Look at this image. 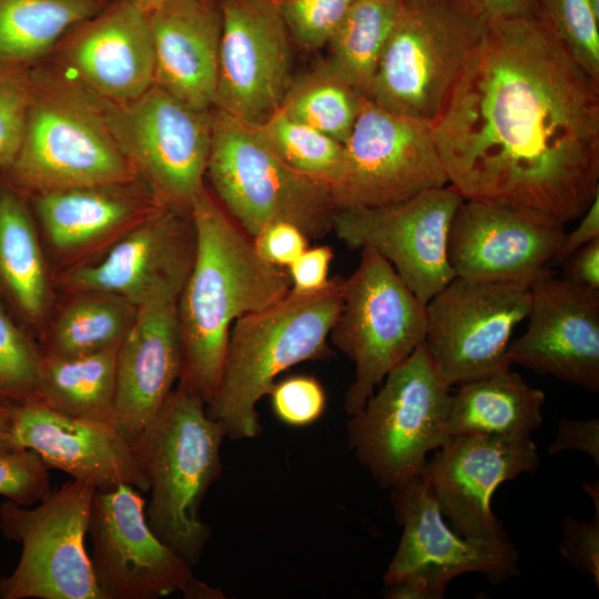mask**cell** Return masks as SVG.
<instances>
[{
  "mask_svg": "<svg viewBox=\"0 0 599 599\" xmlns=\"http://www.w3.org/2000/svg\"><path fill=\"white\" fill-rule=\"evenodd\" d=\"M430 126L464 200L564 227L599 194V82L537 16L485 22Z\"/></svg>",
  "mask_w": 599,
  "mask_h": 599,
  "instance_id": "obj_1",
  "label": "cell"
},
{
  "mask_svg": "<svg viewBox=\"0 0 599 599\" xmlns=\"http://www.w3.org/2000/svg\"><path fill=\"white\" fill-rule=\"evenodd\" d=\"M195 252L176 302L182 347L179 384L209 404L233 324L291 290L285 268L263 261L252 237L203 190L191 207Z\"/></svg>",
  "mask_w": 599,
  "mask_h": 599,
  "instance_id": "obj_2",
  "label": "cell"
},
{
  "mask_svg": "<svg viewBox=\"0 0 599 599\" xmlns=\"http://www.w3.org/2000/svg\"><path fill=\"white\" fill-rule=\"evenodd\" d=\"M344 278L312 293L290 292L275 304L237 319L230 332L220 380L207 415L231 439L261 432L257 403L277 376L307 361L332 357L329 333L343 302Z\"/></svg>",
  "mask_w": 599,
  "mask_h": 599,
  "instance_id": "obj_3",
  "label": "cell"
},
{
  "mask_svg": "<svg viewBox=\"0 0 599 599\" xmlns=\"http://www.w3.org/2000/svg\"><path fill=\"white\" fill-rule=\"evenodd\" d=\"M135 171L100 100L62 70L31 67V98L19 151L3 172L20 193L122 185Z\"/></svg>",
  "mask_w": 599,
  "mask_h": 599,
  "instance_id": "obj_4",
  "label": "cell"
},
{
  "mask_svg": "<svg viewBox=\"0 0 599 599\" xmlns=\"http://www.w3.org/2000/svg\"><path fill=\"white\" fill-rule=\"evenodd\" d=\"M222 427L206 413L203 398L177 384L132 441L149 483L145 516L153 532L192 567L210 539L200 507L221 478Z\"/></svg>",
  "mask_w": 599,
  "mask_h": 599,
  "instance_id": "obj_5",
  "label": "cell"
},
{
  "mask_svg": "<svg viewBox=\"0 0 599 599\" xmlns=\"http://www.w3.org/2000/svg\"><path fill=\"white\" fill-rule=\"evenodd\" d=\"M206 176L222 207L251 237L276 221L296 225L309 240L333 230L331 189L288 167L257 125L217 109Z\"/></svg>",
  "mask_w": 599,
  "mask_h": 599,
  "instance_id": "obj_6",
  "label": "cell"
},
{
  "mask_svg": "<svg viewBox=\"0 0 599 599\" xmlns=\"http://www.w3.org/2000/svg\"><path fill=\"white\" fill-rule=\"evenodd\" d=\"M485 22L465 0H400L366 98L432 124Z\"/></svg>",
  "mask_w": 599,
  "mask_h": 599,
  "instance_id": "obj_7",
  "label": "cell"
},
{
  "mask_svg": "<svg viewBox=\"0 0 599 599\" xmlns=\"http://www.w3.org/2000/svg\"><path fill=\"white\" fill-rule=\"evenodd\" d=\"M450 398L451 387L422 343L349 416L348 446L382 488L393 489L422 476L427 455L450 437Z\"/></svg>",
  "mask_w": 599,
  "mask_h": 599,
  "instance_id": "obj_8",
  "label": "cell"
},
{
  "mask_svg": "<svg viewBox=\"0 0 599 599\" xmlns=\"http://www.w3.org/2000/svg\"><path fill=\"white\" fill-rule=\"evenodd\" d=\"M355 271L344 278L343 302L329 339L355 366L344 399L357 414L387 374L424 343L425 305L374 248L361 250Z\"/></svg>",
  "mask_w": 599,
  "mask_h": 599,
  "instance_id": "obj_9",
  "label": "cell"
},
{
  "mask_svg": "<svg viewBox=\"0 0 599 599\" xmlns=\"http://www.w3.org/2000/svg\"><path fill=\"white\" fill-rule=\"evenodd\" d=\"M95 491L73 479L37 507L0 505V531L21 547L14 570L0 577L1 599H102L85 549Z\"/></svg>",
  "mask_w": 599,
  "mask_h": 599,
  "instance_id": "obj_10",
  "label": "cell"
},
{
  "mask_svg": "<svg viewBox=\"0 0 599 599\" xmlns=\"http://www.w3.org/2000/svg\"><path fill=\"white\" fill-rule=\"evenodd\" d=\"M120 150L159 204L191 212L205 189L212 110H196L153 84L124 103L101 101Z\"/></svg>",
  "mask_w": 599,
  "mask_h": 599,
  "instance_id": "obj_11",
  "label": "cell"
},
{
  "mask_svg": "<svg viewBox=\"0 0 599 599\" xmlns=\"http://www.w3.org/2000/svg\"><path fill=\"white\" fill-rule=\"evenodd\" d=\"M390 490L403 532L383 577L387 598L440 599L467 572L493 583L518 575V550L508 536L479 539L451 530L420 476Z\"/></svg>",
  "mask_w": 599,
  "mask_h": 599,
  "instance_id": "obj_12",
  "label": "cell"
},
{
  "mask_svg": "<svg viewBox=\"0 0 599 599\" xmlns=\"http://www.w3.org/2000/svg\"><path fill=\"white\" fill-rule=\"evenodd\" d=\"M88 534L102 599H156L177 591L187 599L224 598L153 532L145 500L130 485L95 491Z\"/></svg>",
  "mask_w": 599,
  "mask_h": 599,
  "instance_id": "obj_13",
  "label": "cell"
},
{
  "mask_svg": "<svg viewBox=\"0 0 599 599\" xmlns=\"http://www.w3.org/2000/svg\"><path fill=\"white\" fill-rule=\"evenodd\" d=\"M331 193L336 211L395 204L449 184L429 123L364 97Z\"/></svg>",
  "mask_w": 599,
  "mask_h": 599,
  "instance_id": "obj_14",
  "label": "cell"
},
{
  "mask_svg": "<svg viewBox=\"0 0 599 599\" xmlns=\"http://www.w3.org/2000/svg\"><path fill=\"white\" fill-rule=\"evenodd\" d=\"M530 285L455 276L425 305L424 345L450 387L510 367L507 348L527 317Z\"/></svg>",
  "mask_w": 599,
  "mask_h": 599,
  "instance_id": "obj_15",
  "label": "cell"
},
{
  "mask_svg": "<svg viewBox=\"0 0 599 599\" xmlns=\"http://www.w3.org/2000/svg\"><path fill=\"white\" fill-rule=\"evenodd\" d=\"M463 200L447 184L390 205L338 211L332 231L349 248L378 252L426 305L455 277L447 242Z\"/></svg>",
  "mask_w": 599,
  "mask_h": 599,
  "instance_id": "obj_16",
  "label": "cell"
},
{
  "mask_svg": "<svg viewBox=\"0 0 599 599\" xmlns=\"http://www.w3.org/2000/svg\"><path fill=\"white\" fill-rule=\"evenodd\" d=\"M214 108L253 125L280 110L292 83L291 38L271 0H220Z\"/></svg>",
  "mask_w": 599,
  "mask_h": 599,
  "instance_id": "obj_17",
  "label": "cell"
},
{
  "mask_svg": "<svg viewBox=\"0 0 599 599\" xmlns=\"http://www.w3.org/2000/svg\"><path fill=\"white\" fill-rule=\"evenodd\" d=\"M538 465L530 437L456 435L427 460L420 477L455 531L469 538H500L507 534L491 510L494 491Z\"/></svg>",
  "mask_w": 599,
  "mask_h": 599,
  "instance_id": "obj_18",
  "label": "cell"
},
{
  "mask_svg": "<svg viewBox=\"0 0 599 599\" xmlns=\"http://www.w3.org/2000/svg\"><path fill=\"white\" fill-rule=\"evenodd\" d=\"M527 328L507 348L510 364L599 390V291L548 270L530 284Z\"/></svg>",
  "mask_w": 599,
  "mask_h": 599,
  "instance_id": "obj_19",
  "label": "cell"
},
{
  "mask_svg": "<svg viewBox=\"0 0 599 599\" xmlns=\"http://www.w3.org/2000/svg\"><path fill=\"white\" fill-rule=\"evenodd\" d=\"M194 252L191 213L159 205L103 258L73 270L68 283L79 291L114 295L139 307L179 297Z\"/></svg>",
  "mask_w": 599,
  "mask_h": 599,
  "instance_id": "obj_20",
  "label": "cell"
},
{
  "mask_svg": "<svg viewBox=\"0 0 599 599\" xmlns=\"http://www.w3.org/2000/svg\"><path fill=\"white\" fill-rule=\"evenodd\" d=\"M55 49L59 69L101 101L129 102L154 84L149 13L126 0L106 3Z\"/></svg>",
  "mask_w": 599,
  "mask_h": 599,
  "instance_id": "obj_21",
  "label": "cell"
},
{
  "mask_svg": "<svg viewBox=\"0 0 599 599\" xmlns=\"http://www.w3.org/2000/svg\"><path fill=\"white\" fill-rule=\"evenodd\" d=\"M564 227L463 200L450 223L447 256L455 276L531 284L547 271Z\"/></svg>",
  "mask_w": 599,
  "mask_h": 599,
  "instance_id": "obj_22",
  "label": "cell"
},
{
  "mask_svg": "<svg viewBox=\"0 0 599 599\" xmlns=\"http://www.w3.org/2000/svg\"><path fill=\"white\" fill-rule=\"evenodd\" d=\"M12 419L17 445L37 453L49 469L100 491L121 485L149 491L132 443L115 426L71 418L39 400L12 408Z\"/></svg>",
  "mask_w": 599,
  "mask_h": 599,
  "instance_id": "obj_23",
  "label": "cell"
},
{
  "mask_svg": "<svg viewBox=\"0 0 599 599\" xmlns=\"http://www.w3.org/2000/svg\"><path fill=\"white\" fill-rule=\"evenodd\" d=\"M177 297L136 307L116 357L115 425L131 443L162 408L180 378Z\"/></svg>",
  "mask_w": 599,
  "mask_h": 599,
  "instance_id": "obj_24",
  "label": "cell"
},
{
  "mask_svg": "<svg viewBox=\"0 0 599 599\" xmlns=\"http://www.w3.org/2000/svg\"><path fill=\"white\" fill-rule=\"evenodd\" d=\"M154 84L196 110L214 108L222 9L217 0H175L149 12Z\"/></svg>",
  "mask_w": 599,
  "mask_h": 599,
  "instance_id": "obj_25",
  "label": "cell"
},
{
  "mask_svg": "<svg viewBox=\"0 0 599 599\" xmlns=\"http://www.w3.org/2000/svg\"><path fill=\"white\" fill-rule=\"evenodd\" d=\"M545 393L510 367L458 385L451 393L448 433L530 437L541 427Z\"/></svg>",
  "mask_w": 599,
  "mask_h": 599,
  "instance_id": "obj_26",
  "label": "cell"
},
{
  "mask_svg": "<svg viewBox=\"0 0 599 599\" xmlns=\"http://www.w3.org/2000/svg\"><path fill=\"white\" fill-rule=\"evenodd\" d=\"M48 275L23 194L0 184V303L18 322L40 319L48 304ZM19 323V322H18Z\"/></svg>",
  "mask_w": 599,
  "mask_h": 599,
  "instance_id": "obj_27",
  "label": "cell"
},
{
  "mask_svg": "<svg viewBox=\"0 0 599 599\" xmlns=\"http://www.w3.org/2000/svg\"><path fill=\"white\" fill-rule=\"evenodd\" d=\"M119 186H80L34 194V211L50 243L62 252L74 251L135 217L136 201Z\"/></svg>",
  "mask_w": 599,
  "mask_h": 599,
  "instance_id": "obj_28",
  "label": "cell"
},
{
  "mask_svg": "<svg viewBox=\"0 0 599 599\" xmlns=\"http://www.w3.org/2000/svg\"><path fill=\"white\" fill-rule=\"evenodd\" d=\"M119 345L73 357L43 356L39 402L64 416L115 426Z\"/></svg>",
  "mask_w": 599,
  "mask_h": 599,
  "instance_id": "obj_29",
  "label": "cell"
},
{
  "mask_svg": "<svg viewBox=\"0 0 599 599\" xmlns=\"http://www.w3.org/2000/svg\"><path fill=\"white\" fill-rule=\"evenodd\" d=\"M106 0H0V62L32 67Z\"/></svg>",
  "mask_w": 599,
  "mask_h": 599,
  "instance_id": "obj_30",
  "label": "cell"
},
{
  "mask_svg": "<svg viewBox=\"0 0 599 599\" xmlns=\"http://www.w3.org/2000/svg\"><path fill=\"white\" fill-rule=\"evenodd\" d=\"M400 0H355L327 42L328 60L367 97Z\"/></svg>",
  "mask_w": 599,
  "mask_h": 599,
  "instance_id": "obj_31",
  "label": "cell"
},
{
  "mask_svg": "<svg viewBox=\"0 0 599 599\" xmlns=\"http://www.w3.org/2000/svg\"><path fill=\"white\" fill-rule=\"evenodd\" d=\"M135 313L120 297L87 292L61 312L42 356L73 357L120 345Z\"/></svg>",
  "mask_w": 599,
  "mask_h": 599,
  "instance_id": "obj_32",
  "label": "cell"
},
{
  "mask_svg": "<svg viewBox=\"0 0 599 599\" xmlns=\"http://www.w3.org/2000/svg\"><path fill=\"white\" fill-rule=\"evenodd\" d=\"M363 99L364 95L326 61L292 81L280 109L345 144Z\"/></svg>",
  "mask_w": 599,
  "mask_h": 599,
  "instance_id": "obj_33",
  "label": "cell"
},
{
  "mask_svg": "<svg viewBox=\"0 0 599 599\" xmlns=\"http://www.w3.org/2000/svg\"><path fill=\"white\" fill-rule=\"evenodd\" d=\"M257 126L276 155L296 173L329 189L339 179L343 143L290 118L281 109Z\"/></svg>",
  "mask_w": 599,
  "mask_h": 599,
  "instance_id": "obj_34",
  "label": "cell"
},
{
  "mask_svg": "<svg viewBox=\"0 0 599 599\" xmlns=\"http://www.w3.org/2000/svg\"><path fill=\"white\" fill-rule=\"evenodd\" d=\"M43 356L0 303V405L16 408L39 400Z\"/></svg>",
  "mask_w": 599,
  "mask_h": 599,
  "instance_id": "obj_35",
  "label": "cell"
},
{
  "mask_svg": "<svg viewBox=\"0 0 599 599\" xmlns=\"http://www.w3.org/2000/svg\"><path fill=\"white\" fill-rule=\"evenodd\" d=\"M535 16L552 30L581 69L599 82V14L591 0H536Z\"/></svg>",
  "mask_w": 599,
  "mask_h": 599,
  "instance_id": "obj_36",
  "label": "cell"
},
{
  "mask_svg": "<svg viewBox=\"0 0 599 599\" xmlns=\"http://www.w3.org/2000/svg\"><path fill=\"white\" fill-rule=\"evenodd\" d=\"M290 38L304 50L326 47L355 0H271Z\"/></svg>",
  "mask_w": 599,
  "mask_h": 599,
  "instance_id": "obj_37",
  "label": "cell"
},
{
  "mask_svg": "<svg viewBox=\"0 0 599 599\" xmlns=\"http://www.w3.org/2000/svg\"><path fill=\"white\" fill-rule=\"evenodd\" d=\"M31 98V67L0 62V172L22 142Z\"/></svg>",
  "mask_w": 599,
  "mask_h": 599,
  "instance_id": "obj_38",
  "label": "cell"
},
{
  "mask_svg": "<svg viewBox=\"0 0 599 599\" xmlns=\"http://www.w3.org/2000/svg\"><path fill=\"white\" fill-rule=\"evenodd\" d=\"M274 415L285 425L305 427L318 420L326 408V393L321 382L311 375H293L271 387Z\"/></svg>",
  "mask_w": 599,
  "mask_h": 599,
  "instance_id": "obj_39",
  "label": "cell"
},
{
  "mask_svg": "<svg viewBox=\"0 0 599 599\" xmlns=\"http://www.w3.org/2000/svg\"><path fill=\"white\" fill-rule=\"evenodd\" d=\"M49 468L31 449L0 453V495L22 506H32L51 493Z\"/></svg>",
  "mask_w": 599,
  "mask_h": 599,
  "instance_id": "obj_40",
  "label": "cell"
},
{
  "mask_svg": "<svg viewBox=\"0 0 599 599\" xmlns=\"http://www.w3.org/2000/svg\"><path fill=\"white\" fill-rule=\"evenodd\" d=\"M559 551L575 569L590 576L599 587V507L588 521L565 517Z\"/></svg>",
  "mask_w": 599,
  "mask_h": 599,
  "instance_id": "obj_41",
  "label": "cell"
},
{
  "mask_svg": "<svg viewBox=\"0 0 599 599\" xmlns=\"http://www.w3.org/2000/svg\"><path fill=\"white\" fill-rule=\"evenodd\" d=\"M258 256L268 264L287 268L308 246L309 238L296 225L285 222H271L253 237Z\"/></svg>",
  "mask_w": 599,
  "mask_h": 599,
  "instance_id": "obj_42",
  "label": "cell"
},
{
  "mask_svg": "<svg viewBox=\"0 0 599 599\" xmlns=\"http://www.w3.org/2000/svg\"><path fill=\"white\" fill-rule=\"evenodd\" d=\"M334 252L329 245L307 247L287 268L291 290L312 293L325 287Z\"/></svg>",
  "mask_w": 599,
  "mask_h": 599,
  "instance_id": "obj_43",
  "label": "cell"
},
{
  "mask_svg": "<svg viewBox=\"0 0 599 599\" xmlns=\"http://www.w3.org/2000/svg\"><path fill=\"white\" fill-rule=\"evenodd\" d=\"M579 450L589 455L596 465L599 464V419L585 420L562 419L554 441L548 447L550 456L565 450Z\"/></svg>",
  "mask_w": 599,
  "mask_h": 599,
  "instance_id": "obj_44",
  "label": "cell"
},
{
  "mask_svg": "<svg viewBox=\"0 0 599 599\" xmlns=\"http://www.w3.org/2000/svg\"><path fill=\"white\" fill-rule=\"evenodd\" d=\"M561 265L564 277L599 291V237L578 248Z\"/></svg>",
  "mask_w": 599,
  "mask_h": 599,
  "instance_id": "obj_45",
  "label": "cell"
},
{
  "mask_svg": "<svg viewBox=\"0 0 599 599\" xmlns=\"http://www.w3.org/2000/svg\"><path fill=\"white\" fill-rule=\"evenodd\" d=\"M580 217L577 227L565 234L552 262L562 264L578 248L599 237V194Z\"/></svg>",
  "mask_w": 599,
  "mask_h": 599,
  "instance_id": "obj_46",
  "label": "cell"
},
{
  "mask_svg": "<svg viewBox=\"0 0 599 599\" xmlns=\"http://www.w3.org/2000/svg\"><path fill=\"white\" fill-rule=\"evenodd\" d=\"M485 21L535 16L536 0H465Z\"/></svg>",
  "mask_w": 599,
  "mask_h": 599,
  "instance_id": "obj_47",
  "label": "cell"
},
{
  "mask_svg": "<svg viewBox=\"0 0 599 599\" xmlns=\"http://www.w3.org/2000/svg\"><path fill=\"white\" fill-rule=\"evenodd\" d=\"M20 448L14 439L12 408L0 405V453Z\"/></svg>",
  "mask_w": 599,
  "mask_h": 599,
  "instance_id": "obj_48",
  "label": "cell"
},
{
  "mask_svg": "<svg viewBox=\"0 0 599 599\" xmlns=\"http://www.w3.org/2000/svg\"><path fill=\"white\" fill-rule=\"evenodd\" d=\"M126 1L133 3L134 6L141 8L142 10L149 13L161 6L169 3L171 1H175V0H126Z\"/></svg>",
  "mask_w": 599,
  "mask_h": 599,
  "instance_id": "obj_49",
  "label": "cell"
}]
</instances>
